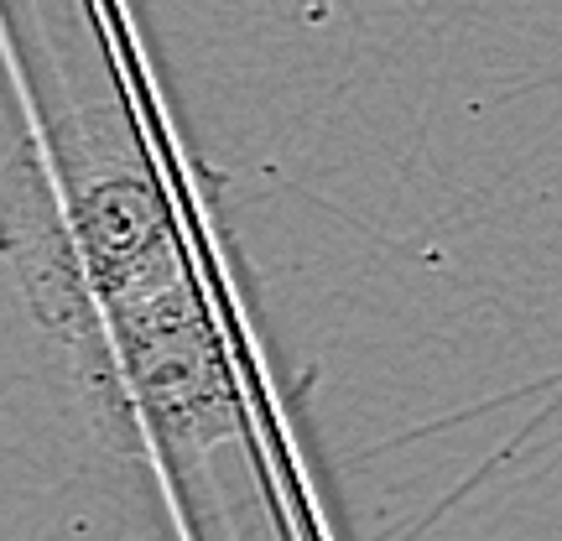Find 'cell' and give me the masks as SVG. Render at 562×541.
<instances>
[{
  "mask_svg": "<svg viewBox=\"0 0 562 541\" xmlns=\"http://www.w3.org/2000/svg\"><path fill=\"white\" fill-rule=\"evenodd\" d=\"M11 182L21 199L0 214L5 261L32 307L68 339L182 281L157 182L110 110L89 125H63L53 151L16 157Z\"/></svg>",
  "mask_w": 562,
  "mask_h": 541,
  "instance_id": "6da1fadb",
  "label": "cell"
},
{
  "mask_svg": "<svg viewBox=\"0 0 562 541\" xmlns=\"http://www.w3.org/2000/svg\"><path fill=\"white\" fill-rule=\"evenodd\" d=\"M94 421L115 448L193 459L235 432V391L188 277L74 334Z\"/></svg>",
  "mask_w": 562,
  "mask_h": 541,
  "instance_id": "7a4b0ae2",
  "label": "cell"
}]
</instances>
